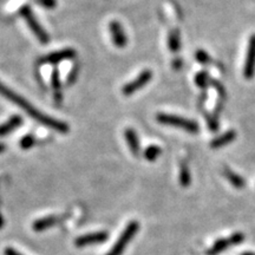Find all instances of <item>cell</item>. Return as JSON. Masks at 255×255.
Instances as JSON below:
<instances>
[{"mask_svg": "<svg viewBox=\"0 0 255 255\" xmlns=\"http://www.w3.org/2000/svg\"><path fill=\"white\" fill-rule=\"evenodd\" d=\"M0 95L4 96L5 98H7L8 101H11L12 103H14L17 107L21 108L24 111H26V113L30 115L32 119L38 121V122L44 124V126L49 127L53 130H57V131H59L62 133H65L69 131L68 124L64 123V122H60V121H57L55 119H52V117L46 116V115L40 113L39 110L36 109V108L32 107V105L28 103L26 100H24L21 96H19L18 94H15V92L9 90L8 88H6L2 83H0Z\"/></svg>", "mask_w": 255, "mask_h": 255, "instance_id": "1", "label": "cell"}, {"mask_svg": "<svg viewBox=\"0 0 255 255\" xmlns=\"http://www.w3.org/2000/svg\"><path fill=\"white\" fill-rule=\"evenodd\" d=\"M156 120L159 123L164 124V126H170L175 128H180V129L186 130V131L190 133H196L200 130L199 124L195 121H191L184 117L175 116V115H169V114H158L156 116Z\"/></svg>", "mask_w": 255, "mask_h": 255, "instance_id": "2", "label": "cell"}, {"mask_svg": "<svg viewBox=\"0 0 255 255\" xmlns=\"http://www.w3.org/2000/svg\"><path fill=\"white\" fill-rule=\"evenodd\" d=\"M139 229V223L137 221H131L128 223V226L124 229L122 234L120 235L119 240L116 241V244L114 245V247L108 252L107 255H122L123 252L126 251V248L129 242L135 238Z\"/></svg>", "mask_w": 255, "mask_h": 255, "instance_id": "3", "label": "cell"}, {"mask_svg": "<svg viewBox=\"0 0 255 255\" xmlns=\"http://www.w3.org/2000/svg\"><path fill=\"white\" fill-rule=\"evenodd\" d=\"M20 14L21 17L25 19V21H26L28 27L31 28V31L34 33V36L38 38V40L43 44L49 43L50 41L49 33L44 30L39 21H38L36 17H34L33 12H32L30 6H23V7L20 8Z\"/></svg>", "mask_w": 255, "mask_h": 255, "instance_id": "4", "label": "cell"}, {"mask_svg": "<svg viewBox=\"0 0 255 255\" xmlns=\"http://www.w3.org/2000/svg\"><path fill=\"white\" fill-rule=\"evenodd\" d=\"M245 240V235L242 233H234L231 237L227 239H220L213 245L212 247L207 251V255H218L222 253L223 251L228 250L229 247L237 246V245L241 244Z\"/></svg>", "mask_w": 255, "mask_h": 255, "instance_id": "5", "label": "cell"}, {"mask_svg": "<svg viewBox=\"0 0 255 255\" xmlns=\"http://www.w3.org/2000/svg\"><path fill=\"white\" fill-rule=\"evenodd\" d=\"M151 78H152V72L150 70H144V71L139 73L133 81L129 82L128 84L124 85L122 89V92L126 96H131L132 94H135L136 91H138L139 89L144 88L145 85L151 81Z\"/></svg>", "mask_w": 255, "mask_h": 255, "instance_id": "6", "label": "cell"}, {"mask_svg": "<svg viewBox=\"0 0 255 255\" xmlns=\"http://www.w3.org/2000/svg\"><path fill=\"white\" fill-rule=\"evenodd\" d=\"M255 75V34H252L248 41V49L246 60H245L244 66V77L248 79H252Z\"/></svg>", "mask_w": 255, "mask_h": 255, "instance_id": "7", "label": "cell"}, {"mask_svg": "<svg viewBox=\"0 0 255 255\" xmlns=\"http://www.w3.org/2000/svg\"><path fill=\"white\" fill-rule=\"evenodd\" d=\"M76 51L73 49H63L59 51L51 52L49 55L41 57L39 63L40 64H51V65H56L63 60H68L75 58Z\"/></svg>", "mask_w": 255, "mask_h": 255, "instance_id": "8", "label": "cell"}, {"mask_svg": "<svg viewBox=\"0 0 255 255\" xmlns=\"http://www.w3.org/2000/svg\"><path fill=\"white\" fill-rule=\"evenodd\" d=\"M108 240V233L107 232H96L90 233V234L82 235L75 240V245L77 247H85L92 244H101Z\"/></svg>", "mask_w": 255, "mask_h": 255, "instance_id": "9", "label": "cell"}, {"mask_svg": "<svg viewBox=\"0 0 255 255\" xmlns=\"http://www.w3.org/2000/svg\"><path fill=\"white\" fill-rule=\"evenodd\" d=\"M109 30L115 45L117 47H121V49L127 45L128 37L123 26L119 23V21H111L109 24Z\"/></svg>", "mask_w": 255, "mask_h": 255, "instance_id": "10", "label": "cell"}, {"mask_svg": "<svg viewBox=\"0 0 255 255\" xmlns=\"http://www.w3.org/2000/svg\"><path fill=\"white\" fill-rule=\"evenodd\" d=\"M237 132L234 131V130H229V131L222 133V135H220L214 138L210 143V148L213 149H218V148H222V146L229 144V143H232L234 141L235 138H237Z\"/></svg>", "mask_w": 255, "mask_h": 255, "instance_id": "11", "label": "cell"}, {"mask_svg": "<svg viewBox=\"0 0 255 255\" xmlns=\"http://www.w3.org/2000/svg\"><path fill=\"white\" fill-rule=\"evenodd\" d=\"M59 220H60L59 216H56V215L46 216V218L39 219V220H37V221H34L33 226H32V228H33L34 232L46 231L47 228L52 227L53 225H56V223L58 222Z\"/></svg>", "mask_w": 255, "mask_h": 255, "instance_id": "12", "label": "cell"}, {"mask_svg": "<svg viewBox=\"0 0 255 255\" xmlns=\"http://www.w3.org/2000/svg\"><path fill=\"white\" fill-rule=\"evenodd\" d=\"M21 123H23V119L20 116L11 117L8 121H6L5 123L0 126V136H6L11 133L13 130L20 127Z\"/></svg>", "mask_w": 255, "mask_h": 255, "instance_id": "13", "label": "cell"}, {"mask_svg": "<svg viewBox=\"0 0 255 255\" xmlns=\"http://www.w3.org/2000/svg\"><path fill=\"white\" fill-rule=\"evenodd\" d=\"M124 136H126L127 143L129 145L130 150L133 155H138L139 152V142L138 137L136 135V131L133 129H127L126 132H124Z\"/></svg>", "mask_w": 255, "mask_h": 255, "instance_id": "14", "label": "cell"}, {"mask_svg": "<svg viewBox=\"0 0 255 255\" xmlns=\"http://www.w3.org/2000/svg\"><path fill=\"white\" fill-rule=\"evenodd\" d=\"M223 174H225L226 178L229 181V183H231L233 187L238 188V189H241V188H244L245 184H246L245 180L240 176V175L234 173V171H232L229 168H225Z\"/></svg>", "mask_w": 255, "mask_h": 255, "instance_id": "15", "label": "cell"}, {"mask_svg": "<svg viewBox=\"0 0 255 255\" xmlns=\"http://www.w3.org/2000/svg\"><path fill=\"white\" fill-rule=\"evenodd\" d=\"M168 46L169 50L173 52H177L181 47V34L178 30H173L169 33L168 38Z\"/></svg>", "mask_w": 255, "mask_h": 255, "instance_id": "16", "label": "cell"}, {"mask_svg": "<svg viewBox=\"0 0 255 255\" xmlns=\"http://www.w3.org/2000/svg\"><path fill=\"white\" fill-rule=\"evenodd\" d=\"M180 183H181V186H182V187H188V186H190V183H191L190 170H189V168H188V165L186 163L181 164Z\"/></svg>", "mask_w": 255, "mask_h": 255, "instance_id": "17", "label": "cell"}, {"mask_svg": "<svg viewBox=\"0 0 255 255\" xmlns=\"http://www.w3.org/2000/svg\"><path fill=\"white\" fill-rule=\"evenodd\" d=\"M161 152H162L161 148H158L157 145H150V146H148V148L145 149L144 157L148 159V161L154 162L155 159L157 158L159 155H161Z\"/></svg>", "mask_w": 255, "mask_h": 255, "instance_id": "18", "label": "cell"}, {"mask_svg": "<svg viewBox=\"0 0 255 255\" xmlns=\"http://www.w3.org/2000/svg\"><path fill=\"white\" fill-rule=\"evenodd\" d=\"M195 83H196L197 87L205 89V88L208 87L210 83H212V79H210L209 76L207 75V72L202 71V72H199V73H197V75H196Z\"/></svg>", "mask_w": 255, "mask_h": 255, "instance_id": "19", "label": "cell"}, {"mask_svg": "<svg viewBox=\"0 0 255 255\" xmlns=\"http://www.w3.org/2000/svg\"><path fill=\"white\" fill-rule=\"evenodd\" d=\"M206 119H207V122H208L210 130H213V131L219 130V120H218V117H216V115H209L208 113H207Z\"/></svg>", "mask_w": 255, "mask_h": 255, "instance_id": "20", "label": "cell"}, {"mask_svg": "<svg viewBox=\"0 0 255 255\" xmlns=\"http://www.w3.org/2000/svg\"><path fill=\"white\" fill-rule=\"evenodd\" d=\"M34 143H36V138H34V136L26 135L21 138L20 148L21 149H30L31 146H33Z\"/></svg>", "mask_w": 255, "mask_h": 255, "instance_id": "21", "label": "cell"}, {"mask_svg": "<svg viewBox=\"0 0 255 255\" xmlns=\"http://www.w3.org/2000/svg\"><path fill=\"white\" fill-rule=\"evenodd\" d=\"M195 56H196L197 62H200L201 64H205V65H206V64H208V63L212 62V58H210V56L206 52V51H203V50L197 51Z\"/></svg>", "mask_w": 255, "mask_h": 255, "instance_id": "22", "label": "cell"}, {"mask_svg": "<svg viewBox=\"0 0 255 255\" xmlns=\"http://www.w3.org/2000/svg\"><path fill=\"white\" fill-rule=\"evenodd\" d=\"M51 83H52V87L55 90H59L60 89V78H59V73L57 70L52 72V77H51Z\"/></svg>", "mask_w": 255, "mask_h": 255, "instance_id": "23", "label": "cell"}, {"mask_svg": "<svg viewBox=\"0 0 255 255\" xmlns=\"http://www.w3.org/2000/svg\"><path fill=\"white\" fill-rule=\"evenodd\" d=\"M36 2L45 8H55L57 6V0H36Z\"/></svg>", "mask_w": 255, "mask_h": 255, "instance_id": "24", "label": "cell"}, {"mask_svg": "<svg viewBox=\"0 0 255 255\" xmlns=\"http://www.w3.org/2000/svg\"><path fill=\"white\" fill-rule=\"evenodd\" d=\"M5 255H23V254H20L19 252L13 250V248H6Z\"/></svg>", "mask_w": 255, "mask_h": 255, "instance_id": "25", "label": "cell"}, {"mask_svg": "<svg viewBox=\"0 0 255 255\" xmlns=\"http://www.w3.org/2000/svg\"><path fill=\"white\" fill-rule=\"evenodd\" d=\"M181 60H175L174 62V66H175V69H178V68H181Z\"/></svg>", "mask_w": 255, "mask_h": 255, "instance_id": "26", "label": "cell"}, {"mask_svg": "<svg viewBox=\"0 0 255 255\" xmlns=\"http://www.w3.org/2000/svg\"><path fill=\"white\" fill-rule=\"evenodd\" d=\"M5 149H6L5 144H2V143H0V154H1V152H4Z\"/></svg>", "mask_w": 255, "mask_h": 255, "instance_id": "27", "label": "cell"}, {"mask_svg": "<svg viewBox=\"0 0 255 255\" xmlns=\"http://www.w3.org/2000/svg\"><path fill=\"white\" fill-rule=\"evenodd\" d=\"M2 225H4V220H2V216L0 215V228L2 227Z\"/></svg>", "mask_w": 255, "mask_h": 255, "instance_id": "28", "label": "cell"}, {"mask_svg": "<svg viewBox=\"0 0 255 255\" xmlns=\"http://www.w3.org/2000/svg\"><path fill=\"white\" fill-rule=\"evenodd\" d=\"M242 255H255V253H251V252H248V253H244Z\"/></svg>", "mask_w": 255, "mask_h": 255, "instance_id": "29", "label": "cell"}]
</instances>
